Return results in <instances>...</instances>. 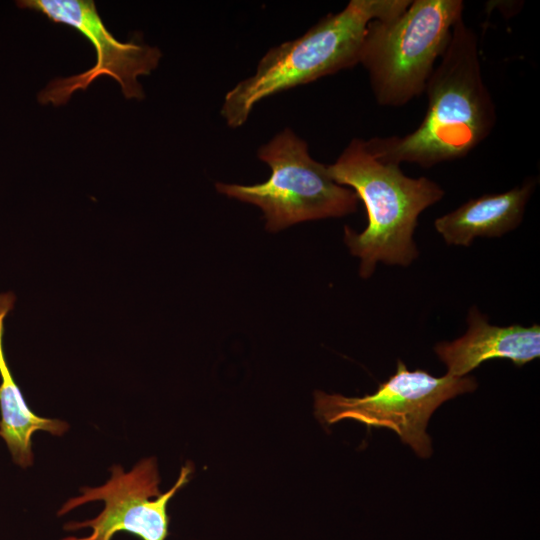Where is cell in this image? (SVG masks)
<instances>
[{"mask_svg":"<svg viewBox=\"0 0 540 540\" xmlns=\"http://www.w3.org/2000/svg\"><path fill=\"white\" fill-rule=\"evenodd\" d=\"M432 72L420 125L404 136L374 137L370 150L383 162L423 168L466 157L496 125V107L483 79L478 38L463 17Z\"/></svg>","mask_w":540,"mask_h":540,"instance_id":"6da1fadb","label":"cell"},{"mask_svg":"<svg viewBox=\"0 0 540 540\" xmlns=\"http://www.w3.org/2000/svg\"><path fill=\"white\" fill-rule=\"evenodd\" d=\"M271 168L270 178L260 184L216 183L218 192L254 204L264 213L266 229L276 232L290 225L354 213L358 197L337 184L327 165L314 160L307 143L291 129L277 133L258 150Z\"/></svg>","mask_w":540,"mask_h":540,"instance_id":"5b68a950","label":"cell"},{"mask_svg":"<svg viewBox=\"0 0 540 540\" xmlns=\"http://www.w3.org/2000/svg\"><path fill=\"white\" fill-rule=\"evenodd\" d=\"M17 5L43 14L54 23L65 24L85 37L96 52L95 64L77 75L55 78L37 98L41 104H66L77 90H86L98 77L109 76L121 87L126 99L145 97L138 76L149 75L162 56L159 48L140 42L135 36L118 41L104 25L93 0H21Z\"/></svg>","mask_w":540,"mask_h":540,"instance_id":"52a82bcc","label":"cell"},{"mask_svg":"<svg viewBox=\"0 0 540 540\" xmlns=\"http://www.w3.org/2000/svg\"><path fill=\"white\" fill-rule=\"evenodd\" d=\"M192 471L191 463L184 465L172 488L161 493L154 457L141 460L128 472L120 465H113L111 478L104 485L82 487L81 495L69 499L58 511L61 516L85 503L102 500L104 509L95 518L64 525L67 531L90 528L92 533L86 537L68 536L61 540H112L121 531L141 540H165L169 527L168 502L188 483Z\"/></svg>","mask_w":540,"mask_h":540,"instance_id":"ba28073f","label":"cell"},{"mask_svg":"<svg viewBox=\"0 0 540 540\" xmlns=\"http://www.w3.org/2000/svg\"><path fill=\"white\" fill-rule=\"evenodd\" d=\"M327 167L332 179L351 187L366 209L368 225L361 233L344 229L345 244L360 258V276L369 278L378 262L410 265L418 257L413 240L418 217L443 198V189L427 177H408L398 164L381 161L361 138L352 139Z\"/></svg>","mask_w":540,"mask_h":540,"instance_id":"7a4b0ae2","label":"cell"},{"mask_svg":"<svg viewBox=\"0 0 540 540\" xmlns=\"http://www.w3.org/2000/svg\"><path fill=\"white\" fill-rule=\"evenodd\" d=\"M534 187L535 181L527 180L503 193L471 198L438 217L434 227L449 245L469 246L478 237H501L521 223Z\"/></svg>","mask_w":540,"mask_h":540,"instance_id":"30bf717a","label":"cell"},{"mask_svg":"<svg viewBox=\"0 0 540 540\" xmlns=\"http://www.w3.org/2000/svg\"><path fill=\"white\" fill-rule=\"evenodd\" d=\"M411 0H351L303 35L272 47L255 73L227 92L221 115L231 128L242 126L266 97L359 64L368 24L402 13Z\"/></svg>","mask_w":540,"mask_h":540,"instance_id":"3957f363","label":"cell"},{"mask_svg":"<svg viewBox=\"0 0 540 540\" xmlns=\"http://www.w3.org/2000/svg\"><path fill=\"white\" fill-rule=\"evenodd\" d=\"M476 388L473 377H434L425 370H408L399 359L395 374L373 394L345 397L316 391L315 415L327 425L353 419L368 427L389 428L419 457L427 458L432 445L426 428L433 412L445 401Z\"/></svg>","mask_w":540,"mask_h":540,"instance_id":"8992f818","label":"cell"},{"mask_svg":"<svg viewBox=\"0 0 540 540\" xmlns=\"http://www.w3.org/2000/svg\"><path fill=\"white\" fill-rule=\"evenodd\" d=\"M463 9L461 0H411L399 15L368 24L359 64L378 104L403 106L425 92Z\"/></svg>","mask_w":540,"mask_h":540,"instance_id":"277c9868","label":"cell"},{"mask_svg":"<svg viewBox=\"0 0 540 540\" xmlns=\"http://www.w3.org/2000/svg\"><path fill=\"white\" fill-rule=\"evenodd\" d=\"M466 333L450 342H439L434 351L446 365L447 374L464 377L483 362L508 359L521 367L540 356V326H496L476 307L467 317Z\"/></svg>","mask_w":540,"mask_h":540,"instance_id":"9c48e42d","label":"cell"},{"mask_svg":"<svg viewBox=\"0 0 540 540\" xmlns=\"http://www.w3.org/2000/svg\"><path fill=\"white\" fill-rule=\"evenodd\" d=\"M13 293L0 294V436L5 441L14 463L26 468L33 463L32 435L46 431L64 434L69 425L58 419L41 417L31 411L16 384L3 349L4 321L13 308Z\"/></svg>","mask_w":540,"mask_h":540,"instance_id":"8fae6325","label":"cell"}]
</instances>
